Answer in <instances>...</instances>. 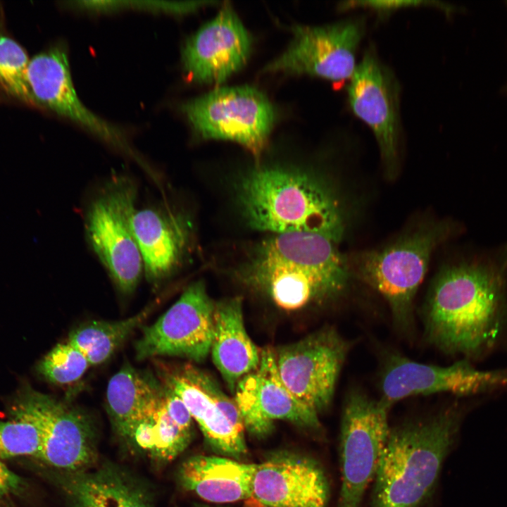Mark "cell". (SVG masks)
Returning <instances> with one entry per match:
<instances>
[{
	"instance_id": "obj_14",
	"label": "cell",
	"mask_w": 507,
	"mask_h": 507,
	"mask_svg": "<svg viewBox=\"0 0 507 507\" xmlns=\"http://www.w3.org/2000/svg\"><path fill=\"white\" fill-rule=\"evenodd\" d=\"M380 387V399L392 407L410 396L439 393L469 396L506 387L507 369L477 370L467 358L439 366L393 353L385 360Z\"/></svg>"
},
{
	"instance_id": "obj_2",
	"label": "cell",
	"mask_w": 507,
	"mask_h": 507,
	"mask_svg": "<svg viewBox=\"0 0 507 507\" xmlns=\"http://www.w3.org/2000/svg\"><path fill=\"white\" fill-rule=\"evenodd\" d=\"M466 411L453 403L390 425L369 507H425L458 444Z\"/></svg>"
},
{
	"instance_id": "obj_12",
	"label": "cell",
	"mask_w": 507,
	"mask_h": 507,
	"mask_svg": "<svg viewBox=\"0 0 507 507\" xmlns=\"http://www.w3.org/2000/svg\"><path fill=\"white\" fill-rule=\"evenodd\" d=\"M161 377L183 401L211 449L237 461L246 456L245 427L237 405L211 377L187 364L163 368Z\"/></svg>"
},
{
	"instance_id": "obj_5",
	"label": "cell",
	"mask_w": 507,
	"mask_h": 507,
	"mask_svg": "<svg viewBox=\"0 0 507 507\" xmlns=\"http://www.w3.org/2000/svg\"><path fill=\"white\" fill-rule=\"evenodd\" d=\"M449 231L445 223L423 226L384 249L365 252L358 258L359 276L387 301L394 324L402 331L413 327L418 289L433 250Z\"/></svg>"
},
{
	"instance_id": "obj_24",
	"label": "cell",
	"mask_w": 507,
	"mask_h": 507,
	"mask_svg": "<svg viewBox=\"0 0 507 507\" xmlns=\"http://www.w3.org/2000/svg\"><path fill=\"white\" fill-rule=\"evenodd\" d=\"M161 396L142 412L132 424L126 442L151 458L162 462L174 460L189 446L192 426L175 419Z\"/></svg>"
},
{
	"instance_id": "obj_7",
	"label": "cell",
	"mask_w": 507,
	"mask_h": 507,
	"mask_svg": "<svg viewBox=\"0 0 507 507\" xmlns=\"http://www.w3.org/2000/svg\"><path fill=\"white\" fill-rule=\"evenodd\" d=\"M11 419L33 425L40 435L37 459L63 472L87 469L96 459L95 434L90 418L23 382L9 405Z\"/></svg>"
},
{
	"instance_id": "obj_10",
	"label": "cell",
	"mask_w": 507,
	"mask_h": 507,
	"mask_svg": "<svg viewBox=\"0 0 507 507\" xmlns=\"http://www.w3.org/2000/svg\"><path fill=\"white\" fill-rule=\"evenodd\" d=\"M351 346L332 327L274 349L279 376L303 405L320 414L330 405Z\"/></svg>"
},
{
	"instance_id": "obj_20",
	"label": "cell",
	"mask_w": 507,
	"mask_h": 507,
	"mask_svg": "<svg viewBox=\"0 0 507 507\" xmlns=\"http://www.w3.org/2000/svg\"><path fill=\"white\" fill-rule=\"evenodd\" d=\"M132 227L149 282H162L182 265L192 237L185 214L163 208L135 209Z\"/></svg>"
},
{
	"instance_id": "obj_17",
	"label": "cell",
	"mask_w": 507,
	"mask_h": 507,
	"mask_svg": "<svg viewBox=\"0 0 507 507\" xmlns=\"http://www.w3.org/2000/svg\"><path fill=\"white\" fill-rule=\"evenodd\" d=\"M234 393L245 430L257 439L269 435L277 420L311 431L322 430L319 414L300 402L282 382L274 349L261 351L258 367L238 382Z\"/></svg>"
},
{
	"instance_id": "obj_32",
	"label": "cell",
	"mask_w": 507,
	"mask_h": 507,
	"mask_svg": "<svg viewBox=\"0 0 507 507\" xmlns=\"http://www.w3.org/2000/svg\"><path fill=\"white\" fill-rule=\"evenodd\" d=\"M194 507H227V506H210V505L201 504V505H196Z\"/></svg>"
},
{
	"instance_id": "obj_30",
	"label": "cell",
	"mask_w": 507,
	"mask_h": 507,
	"mask_svg": "<svg viewBox=\"0 0 507 507\" xmlns=\"http://www.w3.org/2000/svg\"><path fill=\"white\" fill-rule=\"evenodd\" d=\"M432 7L446 11L449 8L445 4L435 1H408V0H377V1H346L338 5L340 11L354 8H368L377 13L380 17L387 16L395 11L414 7Z\"/></svg>"
},
{
	"instance_id": "obj_21",
	"label": "cell",
	"mask_w": 507,
	"mask_h": 507,
	"mask_svg": "<svg viewBox=\"0 0 507 507\" xmlns=\"http://www.w3.org/2000/svg\"><path fill=\"white\" fill-rule=\"evenodd\" d=\"M210 352L213 363L233 393L238 382L258 367L261 351L246 332L240 297L215 302Z\"/></svg>"
},
{
	"instance_id": "obj_22",
	"label": "cell",
	"mask_w": 507,
	"mask_h": 507,
	"mask_svg": "<svg viewBox=\"0 0 507 507\" xmlns=\"http://www.w3.org/2000/svg\"><path fill=\"white\" fill-rule=\"evenodd\" d=\"M256 463L222 456L196 455L180 465L178 480L185 489L213 503L250 498Z\"/></svg>"
},
{
	"instance_id": "obj_9",
	"label": "cell",
	"mask_w": 507,
	"mask_h": 507,
	"mask_svg": "<svg viewBox=\"0 0 507 507\" xmlns=\"http://www.w3.org/2000/svg\"><path fill=\"white\" fill-rule=\"evenodd\" d=\"M181 110L201 137L234 142L255 155L264 149L275 118L268 97L246 85L213 89Z\"/></svg>"
},
{
	"instance_id": "obj_27",
	"label": "cell",
	"mask_w": 507,
	"mask_h": 507,
	"mask_svg": "<svg viewBox=\"0 0 507 507\" xmlns=\"http://www.w3.org/2000/svg\"><path fill=\"white\" fill-rule=\"evenodd\" d=\"M29 61L25 49L9 33L0 6V95L34 107L26 78Z\"/></svg>"
},
{
	"instance_id": "obj_13",
	"label": "cell",
	"mask_w": 507,
	"mask_h": 507,
	"mask_svg": "<svg viewBox=\"0 0 507 507\" xmlns=\"http://www.w3.org/2000/svg\"><path fill=\"white\" fill-rule=\"evenodd\" d=\"M215 304L204 282L191 284L155 323L142 328L135 343L137 359L168 356L204 361L211 350Z\"/></svg>"
},
{
	"instance_id": "obj_15",
	"label": "cell",
	"mask_w": 507,
	"mask_h": 507,
	"mask_svg": "<svg viewBox=\"0 0 507 507\" xmlns=\"http://www.w3.org/2000/svg\"><path fill=\"white\" fill-rule=\"evenodd\" d=\"M346 92L351 111L371 130L383 163L393 170L401 132L400 85L373 46L365 51Z\"/></svg>"
},
{
	"instance_id": "obj_8",
	"label": "cell",
	"mask_w": 507,
	"mask_h": 507,
	"mask_svg": "<svg viewBox=\"0 0 507 507\" xmlns=\"http://www.w3.org/2000/svg\"><path fill=\"white\" fill-rule=\"evenodd\" d=\"M391 407L353 389L344 402L339 437L340 488L337 507H362L389 433Z\"/></svg>"
},
{
	"instance_id": "obj_6",
	"label": "cell",
	"mask_w": 507,
	"mask_h": 507,
	"mask_svg": "<svg viewBox=\"0 0 507 507\" xmlns=\"http://www.w3.org/2000/svg\"><path fill=\"white\" fill-rule=\"evenodd\" d=\"M137 189L124 176L113 177L91 201L85 232L91 249L123 294L132 293L144 272L132 218Z\"/></svg>"
},
{
	"instance_id": "obj_29",
	"label": "cell",
	"mask_w": 507,
	"mask_h": 507,
	"mask_svg": "<svg viewBox=\"0 0 507 507\" xmlns=\"http://www.w3.org/2000/svg\"><path fill=\"white\" fill-rule=\"evenodd\" d=\"M40 443L39 431L31 423L15 419L0 422V459L20 456L37 458Z\"/></svg>"
},
{
	"instance_id": "obj_19",
	"label": "cell",
	"mask_w": 507,
	"mask_h": 507,
	"mask_svg": "<svg viewBox=\"0 0 507 507\" xmlns=\"http://www.w3.org/2000/svg\"><path fill=\"white\" fill-rule=\"evenodd\" d=\"M330 495L327 474L311 456L278 451L257 464L252 496L264 507H327Z\"/></svg>"
},
{
	"instance_id": "obj_23",
	"label": "cell",
	"mask_w": 507,
	"mask_h": 507,
	"mask_svg": "<svg viewBox=\"0 0 507 507\" xmlns=\"http://www.w3.org/2000/svg\"><path fill=\"white\" fill-rule=\"evenodd\" d=\"M61 473L59 484L73 507H151L139 487L117 468Z\"/></svg>"
},
{
	"instance_id": "obj_1",
	"label": "cell",
	"mask_w": 507,
	"mask_h": 507,
	"mask_svg": "<svg viewBox=\"0 0 507 507\" xmlns=\"http://www.w3.org/2000/svg\"><path fill=\"white\" fill-rule=\"evenodd\" d=\"M429 343L450 355L478 358L507 327V251L445 267L423 310Z\"/></svg>"
},
{
	"instance_id": "obj_4",
	"label": "cell",
	"mask_w": 507,
	"mask_h": 507,
	"mask_svg": "<svg viewBox=\"0 0 507 507\" xmlns=\"http://www.w3.org/2000/svg\"><path fill=\"white\" fill-rule=\"evenodd\" d=\"M239 208L254 230L274 234L309 232L335 243L343 237L339 198L314 174L282 167H258L237 183Z\"/></svg>"
},
{
	"instance_id": "obj_33",
	"label": "cell",
	"mask_w": 507,
	"mask_h": 507,
	"mask_svg": "<svg viewBox=\"0 0 507 507\" xmlns=\"http://www.w3.org/2000/svg\"><path fill=\"white\" fill-rule=\"evenodd\" d=\"M2 507H10V506H2Z\"/></svg>"
},
{
	"instance_id": "obj_26",
	"label": "cell",
	"mask_w": 507,
	"mask_h": 507,
	"mask_svg": "<svg viewBox=\"0 0 507 507\" xmlns=\"http://www.w3.org/2000/svg\"><path fill=\"white\" fill-rule=\"evenodd\" d=\"M146 307L136 315L118 321L92 320L70 332L68 341L80 349L91 365L106 361L141 326L151 313Z\"/></svg>"
},
{
	"instance_id": "obj_11",
	"label": "cell",
	"mask_w": 507,
	"mask_h": 507,
	"mask_svg": "<svg viewBox=\"0 0 507 507\" xmlns=\"http://www.w3.org/2000/svg\"><path fill=\"white\" fill-rule=\"evenodd\" d=\"M365 31L362 17L319 26L296 25L287 49L264 70L308 74L332 82L350 80Z\"/></svg>"
},
{
	"instance_id": "obj_16",
	"label": "cell",
	"mask_w": 507,
	"mask_h": 507,
	"mask_svg": "<svg viewBox=\"0 0 507 507\" xmlns=\"http://www.w3.org/2000/svg\"><path fill=\"white\" fill-rule=\"evenodd\" d=\"M26 78L34 107L66 118L118 150L135 156L123 132L92 112L80 99L66 51L61 45L51 46L30 58Z\"/></svg>"
},
{
	"instance_id": "obj_31",
	"label": "cell",
	"mask_w": 507,
	"mask_h": 507,
	"mask_svg": "<svg viewBox=\"0 0 507 507\" xmlns=\"http://www.w3.org/2000/svg\"><path fill=\"white\" fill-rule=\"evenodd\" d=\"M25 487L23 479L10 470L0 459V501L20 492Z\"/></svg>"
},
{
	"instance_id": "obj_28",
	"label": "cell",
	"mask_w": 507,
	"mask_h": 507,
	"mask_svg": "<svg viewBox=\"0 0 507 507\" xmlns=\"http://www.w3.org/2000/svg\"><path fill=\"white\" fill-rule=\"evenodd\" d=\"M90 365L83 353L67 340L56 345L41 360L37 369L49 382L68 384L80 380Z\"/></svg>"
},
{
	"instance_id": "obj_18",
	"label": "cell",
	"mask_w": 507,
	"mask_h": 507,
	"mask_svg": "<svg viewBox=\"0 0 507 507\" xmlns=\"http://www.w3.org/2000/svg\"><path fill=\"white\" fill-rule=\"evenodd\" d=\"M251 38L230 6H225L186 42L182 63L186 78L197 83H220L246 62Z\"/></svg>"
},
{
	"instance_id": "obj_25",
	"label": "cell",
	"mask_w": 507,
	"mask_h": 507,
	"mask_svg": "<svg viewBox=\"0 0 507 507\" xmlns=\"http://www.w3.org/2000/svg\"><path fill=\"white\" fill-rule=\"evenodd\" d=\"M163 390L162 382L129 365L111 378L106 390L107 409L115 430L125 440L134 420L161 396Z\"/></svg>"
},
{
	"instance_id": "obj_3",
	"label": "cell",
	"mask_w": 507,
	"mask_h": 507,
	"mask_svg": "<svg viewBox=\"0 0 507 507\" xmlns=\"http://www.w3.org/2000/svg\"><path fill=\"white\" fill-rule=\"evenodd\" d=\"M335 244L315 233L274 234L253 249L236 276L279 308L299 310L346 288L349 268Z\"/></svg>"
}]
</instances>
